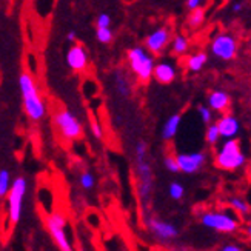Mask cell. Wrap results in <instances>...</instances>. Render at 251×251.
Masks as SVG:
<instances>
[{"mask_svg":"<svg viewBox=\"0 0 251 251\" xmlns=\"http://www.w3.org/2000/svg\"><path fill=\"white\" fill-rule=\"evenodd\" d=\"M134 174H136V193L142 203H147L154 191V174L150 162L148 144L137 140L134 145Z\"/></svg>","mask_w":251,"mask_h":251,"instance_id":"obj_1","label":"cell"},{"mask_svg":"<svg viewBox=\"0 0 251 251\" xmlns=\"http://www.w3.org/2000/svg\"><path fill=\"white\" fill-rule=\"evenodd\" d=\"M19 88L24 99L25 113L32 122H40L47 116V105L43 102L39 88L29 73H22L19 75Z\"/></svg>","mask_w":251,"mask_h":251,"instance_id":"obj_2","label":"cell"},{"mask_svg":"<svg viewBox=\"0 0 251 251\" xmlns=\"http://www.w3.org/2000/svg\"><path fill=\"white\" fill-rule=\"evenodd\" d=\"M247 162V157L242 151L241 142L236 137L224 139V144L214 154V165L224 171H237Z\"/></svg>","mask_w":251,"mask_h":251,"instance_id":"obj_3","label":"cell"},{"mask_svg":"<svg viewBox=\"0 0 251 251\" xmlns=\"http://www.w3.org/2000/svg\"><path fill=\"white\" fill-rule=\"evenodd\" d=\"M126 60L131 73L136 75L139 82L147 83L152 79L156 60H154V54H151L145 47L129 48L126 52Z\"/></svg>","mask_w":251,"mask_h":251,"instance_id":"obj_4","label":"cell"},{"mask_svg":"<svg viewBox=\"0 0 251 251\" xmlns=\"http://www.w3.org/2000/svg\"><path fill=\"white\" fill-rule=\"evenodd\" d=\"M201 224L208 230L224 234H233L241 226L236 216L228 211H205L201 216Z\"/></svg>","mask_w":251,"mask_h":251,"instance_id":"obj_5","label":"cell"},{"mask_svg":"<svg viewBox=\"0 0 251 251\" xmlns=\"http://www.w3.org/2000/svg\"><path fill=\"white\" fill-rule=\"evenodd\" d=\"M26 188H28V182L25 177H16L13 180V185H11V190L6 196L8 201V221L9 224H17L20 221L22 216V205H24V199L26 194Z\"/></svg>","mask_w":251,"mask_h":251,"instance_id":"obj_6","label":"cell"},{"mask_svg":"<svg viewBox=\"0 0 251 251\" xmlns=\"http://www.w3.org/2000/svg\"><path fill=\"white\" fill-rule=\"evenodd\" d=\"M47 230L51 236V239L56 244V247L62 251H71L73 244L70 242L68 234H67V217L62 213H50L47 216Z\"/></svg>","mask_w":251,"mask_h":251,"instance_id":"obj_7","label":"cell"},{"mask_svg":"<svg viewBox=\"0 0 251 251\" xmlns=\"http://www.w3.org/2000/svg\"><path fill=\"white\" fill-rule=\"evenodd\" d=\"M54 125L65 140H77L83 134L82 122L70 110H60L54 114Z\"/></svg>","mask_w":251,"mask_h":251,"instance_id":"obj_8","label":"cell"},{"mask_svg":"<svg viewBox=\"0 0 251 251\" xmlns=\"http://www.w3.org/2000/svg\"><path fill=\"white\" fill-rule=\"evenodd\" d=\"M210 51L216 59L230 62L237 56V39L233 34H230V32H219V34H216L211 39Z\"/></svg>","mask_w":251,"mask_h":251,"instance_id":"obj_9","label":"cell"},{"mask_svg":"<svg viewBox=\"0 0 251 251\" xmlns=\"http://www.w3.org/2000/svg\"><path fill=\"white\" fill-rule=\"evenodd\" d=\"M147 226L150 233L152 234V237L163 245H168L179 239V230L167 221L157 219V217H148Z\"/></svg>","mask_w":251,"mask_h":251,"instance_id":"obj_10","label":"cell"},{"mask_svg":"<svg viewBox=\"0 0 251 251\" xmlns=\"http://www.w3.org/2000/svg\"><path fill=\"white\" fill-rule=\"evenodd\" d=\"M171 29L168 26H159L154 31H151L145 39V48L154 54V56H160L165 51V48L171 43Z\"/></svg>","mask_w":251,"mask_h":251,"instance_id":"obj_11","label":"cell"},{"mask_svg":"<svg viewBox=\"0 0 251 251\" xmlns=\"http://www.w3.org/2000/svg\"><path fill=\"white\" fill-rule=\"evenodd\" d=\"M179 162L180 173L185 174H196L199 173L206 163V152L205 151H194V152H180L176 156Z\"/></svg>","mask_w":251,"mask_h":251,"instance_id":"obj_12","label":"cell"},{"mask_svg":"<svg viewBox=\"0 0 251 251\" xmlns=\"http://www.w3.org/2000/svg\"><path fill=\"white\" fill-rule=\"evenodd\" d=\"M67 63L73 71L82 73L88 67V52L82 45L75 43L67 52Z\"/></svg>","mask_w":251,"mask_h":251,"instance_id":"obj_13","label":"cell"},{"mask_svg":"<svg viewBox=\"0 0 251 251\" xmlns=\"http://www.w3.org/2000/svg\"><path fill=\"white\" fill-rule=\"evenodd\" d=\"M216 124L219 126L222 139H233L239 134V131H241V122L237 121L236 116H233L230 113H224L219 119H217Z\"/></svg>","mask_w":251,"mask_h":251,"instance_id":"obj_14","label":"cell"},{"mask_svg":"<svg viewBox=\"0 0 251 251\" xmlns=\"http://www.w3.org/2000/svg\"><path fill=\"white\" fill-rule=\"evenodd\" d=\"M208 106L214 113H219V114H224V113H228L231 106V97L226 91H222V90H214L208 94Z\"/></svg>","mask_w":251,"mask_h":251,"instance_id":"obj_15","label":"cell"},{"mask_svg":"<svg viewBox=\"0 0 251 251\" xmlns=\"http://www.w3.org/2000/svg\"><path fill=\"white\" fill-rule=\"evenodd\" d=\"M152 77H154L162 85H168V83L176 80L177 70H176V67H174V63H171L168 60H162V62L156 63L154 73H152Z\"/></svg>","mask_w":251,"mask_h":251,"instance_id":"obj_16","label":"cell"},{"mask_svg":"<svg viewBox=\"0 0 251 251\" xmlns=\"http://www.w3.org/2000/svg\"><path fill=\"white\" fill-rule=\"evenodd\" d=\"M180 124H182V116L180 114H173V116H170L167 121H165V124H163V126H162L160 137L165 140V142L173 140L174 137L177 136V133H179Z\"/></svg>","mask_w":251,"mask_h":251,"instance_id":"obj_17","label":"cell"},{"mask_svg":"<svg viewBox=\"0 0 251 251\" xmlns=\"http://www.w3.org/2000/svg\"><path fill=\"white\" fill-rule=\"evenodd\" d=\"M208 63V54L205 51H198L194 54H190L185 60V67L190 73H199L205 68V65Z\"/></svg>","mask_w":251,"mask_h":251,"instance_id":"obj_18","label":"cell"},{"mask_svg":"<svg viewBox=\"0 0 251 251\" xmlns=\"http://www.w3.org/2000/svg\"><path fill=\"white\" fill-rule=\"evenodd\" d=\"M114 86H116V93L121 96L122 99H126L131 94V82L126 77V74L122 71H117L114 74Z\"/></svg>","mask_w":251,"mask_h":251,"instance_id":"obj_19","label":"cell"},{"mask_svg":"<svg viewBox=\"0 0 251 251\" xmlns=\"http://www.w3.org/2000/svg\"><path fill=\"white\" fill-rule=\"evenodd\" d=\"M190 50V40L182 34H177L171 39V51L174 56H185Z\"/></svg>","mask_w":251,"mask_h":251,"instance_id":"obj_20","label":"cell"},{"mask_svg":"<svg viewBox=\"0 0 251 251\" xmlns=\"http://www.w3.org/2000/svg\"><path fill=\"white\" fill-rule=\"evenodd\" d=\"M205 19H206V13H205L203 6L191 9L190 11V16L187 19V26L191 28V29H198V28L203 26Z\"/></svg>","mask_w":251,"mask_h":251,"instance_id":"obj_21","label":"cell"},{"mask_svg":"<svg viewBox=\"0 0 251 251\" xmlns=\"http://www.w3.org/2000/svg\"><path fill=\"white\" fill-rule=\"evenodd\" d=\"M228 205H230V208L234 213L241 216H247L250 213V203L242 198H237V196H231V198L228 199Z\"/></svg>","mask_w":251,"mask_h":251,"instance_id":"obj_22","label":"cell"},{"mask_svg":"<svg viewBox=\"0 0 251 251\" xmlns=\"http://www.w3.org/2000/svg\"><path fill=\"white\" fill-rule=\"evenodd\" d=\"M221 139H222V136H221L219 126H217L216 122L206 125V129H205V142L206 144H208L210 147H216L217 144H219Z\"/></svg>","mask_w":251,"mask_h":251,"instance_id":"obj_23","label":"cell"},{"mask_svg":"<svg viewBox=\"0 0 251 251\" xmlns=\"http://www.w3.org/2000/svg\"><path fill=\"white\" fill-rule=\"evenodd\" d=\"M11 173L5 168L0 170V199H5L11 190Z\"/></svg>","mask_w":251,"mask_h":251,"instance_id":"obj_24","label":"cell"},{"mask_svg":"<svg viewBox=\"0 0 251 251\" xmlns=\"http://www.w3.org/2000/svg\"><path fill=\"white\" fill-rule=\"evenodd\" d=\"M79 183H80V188L85 191H91L96 187V177L91 171H82L80 176H79Z\"/></svg>","mask_w":251,"mask_h":251,"instance_id":"obj_25","label":"cell"},{"mask_svg":"<svg viewBox=\"0 0 251 251\" xmlns=\"http://www.w3.org/2000/svg\"><path fill=\"white\" fill-rule=\"evenodd\" d=\"M96 37H97V40H99L100 43H103V45H108V43L113 42L114 32L111 31L110 26H103V28L97 26V29H96Z\"/></svg>","mask_w":251,"mask_h":251,"instance_id":"obj_26","label":"cell"},{"mask_svg":"<svg viewBox=\"0 0 251 251\" xmlns=\"http://www.w3.org/2000/svg\"><path fill=\"white\" fill-rule=\"evenodd\" d=\"M168 194L173 201H182L185 196V187L180 182H171L168 187Z\"/></svg>","mask_w":251,"mask_h":251,"instance_id":"obj_27","label":"cell"},{"mask_svg":"<svg viewBox=\"0 0 251 251\" xmlns=\"http://www.w3.org/2000/svg\"><path fill=\"white\" fill-rule=\"evenodd\" d=\"M198 113H199V117H201L202 124H205V125H210V124H213L214 113H213V110H211L210 106L199 105V106H198Z\"/></svg>","mask_w":251,"mask_h":251,"instance_id":"obj_28","label":"cell"},{"mask_svg":"<svg viewBox=\"0 0 251 251\" xmlns=\"http://www.w3.org/2000/svg\"><path fill=\"white\" fill-rule=\"evenodd\" d=\"M163 165H165V168H167L170 173H180L179 162H177V157H176V156L167 154L165 157H163Z\"/></svg>","mask_w":251,"mask_h":251,"instance_id":"obj_29","label":"cell"},{"mask_svg":"<svg viewBox=\"0 0 251 251\" xmlns=\"http://www.w3.org/2000/svg\"><path fill=\"white\" fill-rule=\"evenodd\" d=\"M91 133L93 136L97 139V140H102L103 139V129H102V125L96 121V119H93L91 121Z\"/></svg>","mask_w":251,"mask_h":251,"instance_id":"obj_30","label":"cell"},{"mask_svg":"<svg viewBox=\"0 0 251 251\" xmlns=\"http://www.w3.org/2000/svg\"><path fill=\"white\" fill-rule=\"evenodd\" d=\"M96 26H100V28L111 26V17L108 16L106 13L99 14V16H97V19H96Z\"/></svg>","mask_w":251,"mask_h":251,"instance_id":"obj_31","label":"cell"},{"mask_svg":"<svg viewBox=\"0 0 251 251\" xmlns=\"http://www.w3.org/2000/svg\"><path fill=\"white\" fill-rule=\"evenodd\" d=\"M203 3H205V0H187V8L191 11V9L203 6Z\"/></svg>","mask_w":251,"mask_h":251,"instance_id":"obj_32","label":"cell"},{"mask_svg":"<svg viewBox=\"0 0 251 251\" xmlns=\"http://www.w3.org/2000/svg\"><path fill=\"white\" fill-rule=\"evenodd\" d=\"M222 251H242V247L237 244H225L221 248Z\"/></svg>","mask_w":251,"mask_h":251,"instance_id":"obj_33","label":"cell"},{"mask_svg":"<svg viewBox=\"0 0 251 251\" xmlns=\"http://www.w3.org/2000/svg\"><path fill=\"white\" fill-rule=\"evenodd\" d=\"M242 9H244V3L242 2H234L233 6H231V13L233 14H239Z\"/></svg>","mask_w":251,"mask_h":251,"instance_id":"obj_34","label":"cell"},{"mask_svg":"<svg viewBox=\"0 0 251 251\" xmlns=\"http://www.w3.org/2000/svg\"><path fill=\"white\" fill-rule=\"evenodd\" d=\"M67 40L74 43L75 40H77V32H75L74 29H73V31H68V32H67Z\"/></svg>","mask_w":251,"mask_h":251,"instance_id":"obj_35","label":"cell"},{"mask_svg":"<svg viewBox=\"0 0 251 251\" xmlns=\"http://www.w3.org/2000/svg\"><path fill=\"white\" fill-rule=\"evenodd\" d=\"M247 234H248V237L251 239V224H250V225L247 226Z\"/></svg>","mask_w":251,"mask_h":251,"instance_id":"obj_36","label":"cell"},{"mask_svg":"<svg viewBox=\"0 0 251 251\" xmlns=\"http://www.w3.org/2000/svg\"><path fill=\"white\" fill-rule=\"evenodd\" d=\"M222 2H228V0H222Z\"/></svg>","mask_w":251,"mask_h":251,"instance_id":"obj_37","label":"cell"},{"mask_svg":"<svg viewBox=\"0 0 251 251\" xmlns=\"http://www.w3.org/2000/svg\"><path fill=\"white\" fill-rule=\"evenodd\" d=\"M250 103H251V96H250Z\"/></svg>","mask_w":251,"mask_h":251,"instance_id":"obj_38","label":"cell"}]
</instances>
